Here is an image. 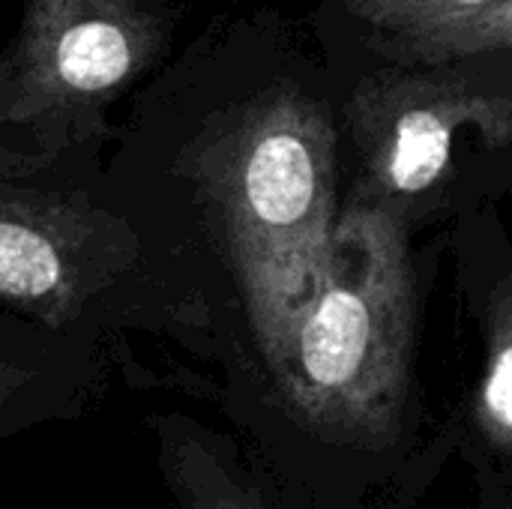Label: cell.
<instances>
[{
  "label": "cell",
  "instance_id": "cell-1",
  "mask_svg": "<svg viewBox=\"0 0 512 509\" xmlns=\"http://www.w3.org/2000/svg\"><path fill=\"white\" fill-rule=\"evenodd\" d=\"M210 186L261 369L312 303L339 222L327 117L300 96L258 105L225 138Z\"/></svg>",
  "mask_w": 512,
  "mask_h": 509
},
{
  "label": "cell",
  "instance_id": "cell-5",
  "mask_svg": "<svg viewBox=\"0 0 512 509\" xmlns=\"http://www.w3.org/2000/svg\"><path fill=\"white\" fill-rule=\"evenodd\" d=\"M462 117L456 105L417 102L396 114L390 141L384 150L381 174L396 192H423L429 189L450 162L453 129Z\"/></svg>",
  "mask_w": 512,
  "mask_h": 509
},
{
  "label": "cell",
  "instance_id": "cell-4",
  "mask_svg": "<svg viewBox=\"0 0 512 509\" xmlns=\"http://www.w3.org/2000/svg\"><path fill=\"white\" fill-rule=\"evenodd\" d=\"M156 468L177 509H297L246 459L243 447L192 417L150 420Z\"/></svg>",
  "mask_w": 512,
  "mask_h": 509
},
{
  "label": "cell",
  "instance_id": "cell-8",
  "mask_svg": "<svg viewBox=\"0 0 512 509\" xmlns=\"http://www.w3.org/2000/svg\"><path fill=\"white\" fill-rule=\"evenodd\" d=\"M42 387V366L0 348V441L33 420L30 399Z\"/></svg>",
  "mask_w": 512,
  "mask_h": 509
},
{
  "label": "cell",
  "instance_id": "cell-9",
  "mask_svg": "<svg viewBox=\"0 0 512 509\" xmlns=\"http://www.w3.org/2000/svg\"><path fill=\"white\" fill-rule=\"evenodd\" d=\"M474 507L471 509H512V480L495 474H471Z\"/></svg>",
  "mask_w": 512,
  "mask_h": 509
},
{
  "label": "cell",
  "instance_id": "cell-2",
  "mask_svg": "<svg viewBox=\"0 0 512 509\" xmlns=\"http://www.w3.org/2000/svg\"><path fill=\"white\" fill-rule=\"evenodd\" d=\"M162 48L147 0H27L0 60V123L39 135L87 129Z\"/></svg>",
  "mask_w": 512,
  "mask_h": 509
},
{
  "label": "cell",
  "instance_id": "cell-7",
  "mask_svg": "<svg viewBox=\"0 0 512 509\" xmlns=\"http://www.w3.org/2000/svg\"><path fill=\"white\" fill-rule=\"evenodd\" d=\"M489 3L495 0H348V6L366 21H372L375 27L402 30V33L441 27Z\"/></svg>",
  "mask_w": 512,
  "mask_h": 509
},
{
  "label": "cell",
  "instance_id": "cell-3",
  "mask_svg": "<svg viewBox=\"0 0 512 509\" xmlns=\"http://www.w3.org/2000/svg\"><path fill=\"white\" fill-rule=\"evenodd\" d=\"M129 261L111 216L45 195H0V303L66 327Z\"/></svg>",
  "mask_w": 512,
  "mask_h": 509
},
{
  "label": "cell",
  "instance_id": "cell-6",
  "mask_svg": "<svg viewBox=\"0 0 512 509\" xmlns=\"http://www.w3.org/2000/svg\"><path fill=\"white\" fill-rule=\"evenodd\" d=\"M512 45V0H495L471 15L429 27L420 33H405L396 51L420 60H444L459 54L495 51Z\"/></svg>",
  "mask_w": 512,
  "mask_h": 509
}]
</instances>
